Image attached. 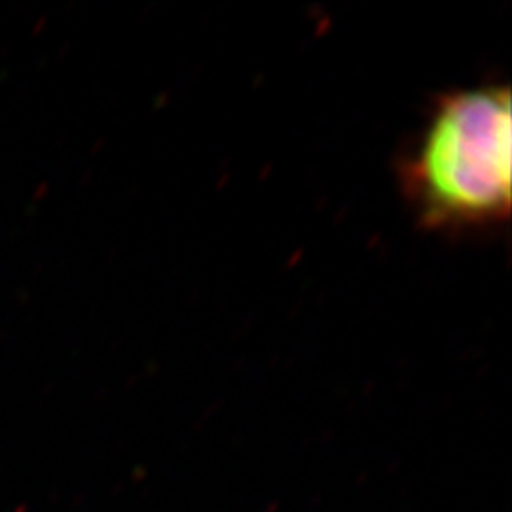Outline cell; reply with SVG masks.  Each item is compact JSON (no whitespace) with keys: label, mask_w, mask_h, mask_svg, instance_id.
<instances>
[{"label":"cell","mask_w":512,"mask_h":512,"mask_svg":"<svg viewBox=\"0 0 512 512\" xmlns=\"http://www.w3.org/2000/svg\"><path fill=\"white\" fill-rule=\"evenodd\" d=\"M423 228L461 232L511 219V90L476 86L439 97L401 164Z\"/></svg>","instance_id":"1"}]
</instances>
